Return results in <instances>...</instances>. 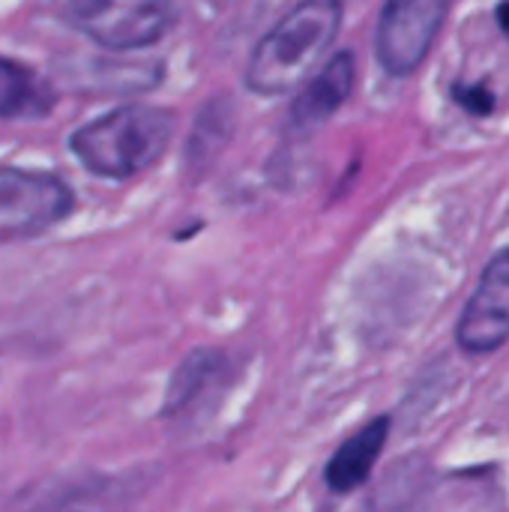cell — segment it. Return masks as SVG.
<instances>
[{
	"label": "cell",
	"instance_id": "obj_10",
	"mask_svg": "<svg viewBox=\"0 0 509 512\" xmlns=\"http://www.w3.org/2000/svg\"><path fill=\"white\" fill-rule=\"evenodd\" d=\"M504 489L498 483V471L471 468L450 474L438 489L426 498L420 512H501Z\"/></svg>",
	"mask_w": 509,
	"mask_h": 512
},
{
	"label": "cell",
	"instance_id": "obj_5",
	"mask_svg": "<svg viewBox=\"0 0 509 512\" xmlns=\"http://www.w3.org/2000/svg\"><path fill=\"white\" fill-rule=\"evenodd\" d=\"M75 207L72 189L48 171L0 168V228L15 237H36L60 225Z\"/></svg>",
	"mask_w": 509,
	"mask_h": 512
},
{
	"label": "cell",
	"instance_id": "obj_6",
	"mask_svg": "<svg viewBox=\"0 0 509 512\" xmlns=\"http://www.w3.org/2000/svg\"><path fill=\"white\" fill-rule=\"evenodd\" d=\"M509 342V246L495 252L480 273L456 321V345L468 357L498 354Z\"/></svg>",
	"mask_w": 509,
	"mask_h": 512
},
{
	"label": "cell",
	"instance_id": "obj_12",
	"mask_svg": "<svg viewBox=\"0 0 509 512\" xmlns=\"http://www.w3.org/2000/svg\"><path fill=\"white\" fill-rule=\"evenodd\" d=\"M12 512H117V507L111 504V489L81 480L39 489Z\"/></svg>",
	"mask_w": 509,
	"mask_h": 512
},
{
	"label": "cell",
	"instance_id": "obj_14",
	"mask_svg": "<svg viewBox=\"0 0 509 512\" xmlns=\"http://www.w3.org/2000/svg\"><path fill=\"white\" fill-rule=\"evenodd\" d=\"M501 21H504V27L509 30V3H504V6H501Z\"/></svg>",
	"mask_w": 509,
	"mask_h": 512
},
{
	"label": "cell",
	"instance_id": "obj_8",
	"mask_svg": "<svg viewBox=\"0 0 509 512\" xmlns=\"http://www.w3.org/2000/svg\"><path fill=\"white\" fill-rule=\"evenodd\" d=\"M357 84V60L351 51H339L333 54L321 72L306 81V87L297 93L291 114H288V126L291 132H312L321 123L330 120V114L336 108H342L348 102V96L354 93Z\"/></svg>",
	"mask_w": 509,
	"mask_h": 512
},
{
	"label": "cell",
	"instance_id": "obj_4",
	"mask_svg": "<svg viewBox=\"0 0 509 512\" xmlns=\"http://www.w3.org/2000/svg\"><path fill=\"white\" fill-rule=\"evenodd\" d=\"M450 6L453 0H384L375 30L378 63L393 78L417 72L444 27Z\"/></svg>",
	"mask_w": 509,
	"mask_h": 512
},
{
	"label": "cell",
	"instance_id": "obj_7",
	"mask_svg": "<svg viewBox=\"0 0 509 512\" xmlns=\"http://www.w3.org/2000/svg\"><path fill=\"white\" fill-rule=\"evenodd\" d=\"M231 369V360L216 348H195L186 354L168 381L162 417L174 423H192L201 417L225 393Z\"/></svg>",
	"mask_w": 509,
	"mask_h": 512
},
{
	"label": "cell",
	"instance_id": "obj_11",
	"mask_svg": "<svg viewBox=\"0 0 509 512\" xmlns=\"http://www.w3.org/2000/svg\"><path fill=\"white\" fill-rule=\"evenodd\" d=\"M54 105V90L30 72L24 63L0 57V117L3 120H33L45 117Z\"/></svg>",
	"mask_w": 509,
	"mask_h": 512
},
{
	"label": "cell",
	"instance_id": "obj_2",
	"mask_svg": "<svg viewBox=\"0 0 509 512\" xmlns=\"http://www.w3.org/2000/svg\"><path fill=\"white\" fill-rule=\"evenodd\" d=\"M174 135V114L153 105H126L81 126L69 147L78 162L105 180H129L147 171Z\"/></svg>",
	"mask_w": 509,
	"mask_h": 512
},
{
	"label": "cell",
	"instance_id": "obj_3",
	"mask_svg": "<svg viewBox=\"0 0 509 512\" xmlns=\"http://www.w3.org/2000/svg\"><path fill=\"white\" fill-rule=\"evenodd\" d=\"M72 24L111 51L147 48L177 21L174 0H72Z\"/></svg>",
	"mask_w": 509,
	"mask_h": 512
},
{
	"label": "cell",
	"instance_id": "obj_1",
	"mask_svg": "<svg viewBox=\"0 0 509 512\" xmlns=\"http://www.w3.org/2000/svg\"><path fill=\"white\" fill-rule=\"evenodd\" d=\"M342 27V0H300L261 36L246 66V87L258 96H282L306 81Z\"/></svg>",
	"mask_w": 509,
	"mask_h": 512
},
{
	"label": "cell",
	"instance_id": "obj_13",
	"mask_svg": "<svg viewBox=\"0 0 509 512\" xmlns=\"http://www.w3.org/2000/svg\"><path fill=\"white\" fill-rule=\"evenodd\" d=\"M456 99L471 111V114H489L492 111V96H489V90H483V87H456Z\"/></svg>",
	"mask_w": 509,
	"mask_h": 512
},
{
	"label": "cell",
	"instance_id": "obj_9",
	"mask_svg": "<svg viewBox=\"0 0 509 512\" xmlns=\"http://www.w3.org/2000/svg\"><path fill=\"white\" fill-rule=\"evenodd\" d=\"M393 420L387 414L369 420L366 426H360L354 435H348L336 453L330 456L327 468H324V483L333 495H354L357 489H363L387 447Z\"/></svg>",
	"mask_w": 509,
	"mask_h": 512
}]
</instances>
